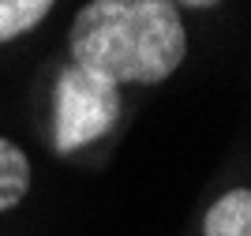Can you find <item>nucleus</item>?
I'll return each instance as SVG.
<instances>
[{"instance_id": "f257e3e1", "label": "nucleus", "mask_w": 251, "mask_h": 236, "mask_svg": "<svg viewBox=\"0 0 251 236\" xmlns=\"http://www.w3.org/2000/svg\"><path fill=\"white\" fill-rule=\"evenodd\" d=\"M188 56L173 0H90L72 23V64L120 82H161Z\"/></svg>"}, {"instance_id": "f03ea898", "label": "nucleus", "mask_w": 251, "mask_h": 236, "mask_svg": "<svg viewBox=\"0 0 251 236\" xmlns=\"http://www.w3.org/2000/svg\"><path fill=\"white\" fill-rule=\"evenodd\" d=\"M120 113V90L109 79L86 72L79 64H68L56 79V116H52V143L60 154H72L79 146L94 143L116 124Z\"/></svg>"}, {"instance_id": "7ed1b4c3", "label": "nucleus", "mask_w": 251, "mask_h": 236, "mask_svg": "<svg viewBox=\"0 0 251 236\" xmlns=\"http://www.w3.org/2000/svg\"><path fill=\"white\" fill-rule=\"evenodd\" d=\"M202 236H251V191L236 187L210 206Z\"/></svg>"}, {"instance_id": "20e7f679", "label": "nucleus", "mask_w": 251, "mask_h": 236, "mask_svg": "<svg viewBox=\"0 0 251 236\" xmlns=\"http://www.w3.org/2000/svg\"><path fill=\"white\" fill-rule=\"evenodd\" d=\"M30 191V161L15 143L0 139V210H11Z\"/></svg>"}, {"instance_id": "39448f33", "label": "nucleus", "mask_w": 251, "mask_h": 236, "mask_svg": "<svg viewBox=\"0 0 251 236\" xmlns=\"http://www.w3.org/2000/svg\"><path fill=\"white\" fill-rule=\"evenodd\" d=\"M52 0H0V41H11L34 30L49 15Z\"/></svg>"}, {"instance_id": "423d86ee", "label": "nucleus", "mask_w": 251, "mask_h": 236, "mask_svg": "<svg viewBox=\"0 0 251 236\" xmlns=\"http://www.w3.org/2000/svg\"><path fill=\"white\" fill-rule=\"evenodd\" d=\"M173 4H184V8H214L218 0H173Z\"/></svg>"}]
</instances>
